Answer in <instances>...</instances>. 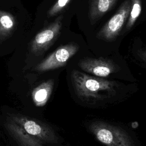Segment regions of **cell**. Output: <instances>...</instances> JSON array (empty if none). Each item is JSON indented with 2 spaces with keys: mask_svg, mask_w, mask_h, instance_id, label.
I'll return each mask as SVG.
<instances>
[{
  "mask_svg": "<svg viewBox=\"0 0 146 146\" xmlns=\"http://www.w3.org/2000/svg\"><path fill=\"white\" fill-rule=\"evenodd\" d=\"M70 92L79 106L90 109L106 108L129 99L139 90L136 82L96 77L74 67L67 76Z\"/></svg>",
  "mask_w": 146,
  "mask_h": 146,
  "instance_id": "obj_1",
  "label": "cell"
},
{
  "mask_svg": "<svg viewBox=\"0 0 146 146\" xmlns=\"http://www.w3.org/2000/svg\"><path fill=\"white\" fill-rule=\"evenodd\" d=\"M83 126L106 146H141L136 133L121 123L94 117L85 120Z\"/></svg>",
  "mask_w": 146,
  "mask_h": 146,
  "instance_id": "obj_2",
  "label": "cell"
},
{
  "mask_svg": "<svg viewBox=\"0 0 146 146\" xmlns=\"http://www.w3.org/2000/svg\"><path fill=\"white\" fill-rule=\"evenodd\" d=\"M73 67L99 78L136 82V79L127 66L109 58L86 56L80 59Z\"/></svg>",
  "mask_w": 146,
  "mask_h": 146,
  "instance_id": "obj_3",
  "label": "cell"
},
{
  "mask_svg": "<svg viewBox=\"0 0 146 146\" xmlns=\"http://www.w3.org/2000/svg\"><path fill=\"white\" fill-rule=\"evenodd\" d=\"M9 117L27 133L43 143L54 144L63 141L57 132L46 123L20 114H13Z\"/></svg>",
  "mask_w": 146,
  "mask_h": 146,
  "instance_id": "obj_4",
  "label": "cell"
},
{
  "mask_svg": "<svg viewBox=\"0 0 146 146\" xmlns=\"http://www.w3.org/2000/svg\"><path fill=\"white\" fill-rule=\"evenodd\" d=\"M130 9V1L124 0L115 14L98 32L96 38L106 42L114 40L120 34L124 25L126 24L129 17Z\"/></svg>",
  "mask_w": 146,
  "mask_h": 146,
  "instance_id": "obj_5",
  "label": "cell"
},
{
  "mask_svg": "<svg viewBox=\"0 0 146 146\" xmlns=\"http://www.w3.org/2000/svg\"><path fill=\"white\" fill-rule=\"evenodd\" d=\"M79 50V46L75 42L62 45L38 64L34 70L38 72H46L64 67Z\"/></svg>",
  "mask_w": 146,
  "mask_h": 146,
  "instance_id": "obj_6",
  "label": "cell"
},
{
  "mask_svg": "<svg viewBox=\"0 0 146 146\" xmlns=\"http://www.w3.org/2000/svg\"><path fill=\"white\" fill-rule=\"evenodd\" d=\"M63 15H60L50 25L39 31L32 40L30 49L32 53L39 55L46 51L58 38L62 27Z\"/></svg>",
  "mask_w": 146,
  "mask_h": 146,
  "instance_id": "obj_7",
  "label": "cell"
},
{
  "mask_svg": "<svg viewBox=\"0 0 146 146\" xmlns=\"http://www.w3.org/2000/svg\"><path fill=\"white\" fill-rule=\"evenodd\" d=\"M5 127L20 146H44L43 142L29 134L10 117L5 123Z\"/></svg>",
  "mask_w": 146,
  "mask_h": 146,
  "instance_id": "obj_8",
  "label": "cell"
},
{
  "mask_svg": "<svg viewBox=\"0 0 146 146\" xmlns=\"http://www.w3.org/2000/svg\"><path fill=\"white\" fill-rule=\"evenodd\" d=\"M117 0H90L88 18L93 25L115 5Z\"/></svg>",
  "mask_w": 146,
  "mask_h": 146,
  "instance_id": "obj_9",
  "label": "cell"
},
{
  "mask_svg": "<svg viewBox=\"0 0 146 146\" xmlns=\"http://www.w3.org/2000/svg\"><path fill=\"white\" fill-rule=\"evenodd\" d=\"M55 84L53 79H49L35 87L31 94L34 104L37 107L44 106L50 98Z\"/></svg>",
  "mask_w": 146,
  "mask_h": 146,
  "instance_id": "obj_10",
  "label": "cell"
},
{
  "mask_svg": "<svg viewBox=\"0 0 146 146\" xmlns=\"http://www.w3.org/2000/svg\"><path fill=\"white\" fill-rule=\"evenodd\" d=\"M15 17L10 13L0 10V40L9 38L16 28Z\"/></svg>",
  "mask_w": 146,
  "mask_h": 146,
  "instance_id": "obj_11",
  "label": "cell"
},
{
  "mask_svg": "<svg viewBox=\"0 0 146 146\" xmlns=\"http://www.w3.org/2000/svg\"><path fill=\"white\" fill-rule=\"evenodd\" d=\"M131 3L130 13L125 24L126 30H129L135 25L141 11V0H129Z\"/></svg>",
  "mask_w": 146,
  "mask_h": 146,
  "instance_id": "obj_12",
  "label": "cell"
},
{
  "mask_svg": "<svg viewBox=\"0 0 146 146\" xmlns=\"http://www.w3.org/2000/svg\"><path fill=\"white\" fill-rule=\"evenodd\" d=\"M72 0H57L47 12L48 17H54L63 11Z\"/></svg>",
  "mask_w": 146,
  "mask_h": 146,
  "instance_id": "obj_13",
  "label": "cell"
},
{
  "mask_svg": "<svg viewBox=\"0 0 146 146\" xmlns=\"http://www.w3.org/2000/svg\"><path fill=\"white\" fill-rule=\"evenodd\" d=\"M140 56L141 59L146 63V48L141 52L140 54Z\"/></svg>",
  "mask_w": 146,
  "mask_h": 146,
  "instance_id": "obj_14",
  "label": "cell"
},
{
  "mask_svg": "<svg viewBox=\"0 0 146 146\" xmlns=\"http://www.w3.org/2000/svg\"><path fill=\"white\" fill-rule=\"evenodd\" d=\"M62 146H72V145H71V144H66V145H62Z\"/></svg>",
  "mask_w": 146,
  "mask_h": 146,
  "instance_id": "obj_15",
  "label": "cell"
}]
</instances>
